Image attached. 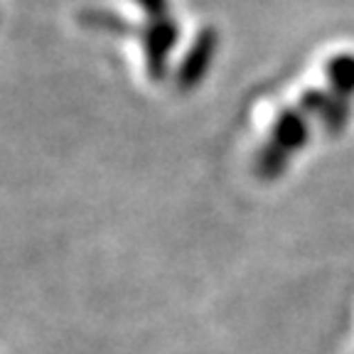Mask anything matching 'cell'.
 Returning <instances> with one entry per match:
<instances>
[{
	"label": "cell",
	"mask_w": 354,
	"mask_h": 354,
	"mask_svg": "<svg viewBox=\"0 0 354 354\" xmlns=\"http://www.w3.org/2000/svg\"><path fill=\"white\" fill-rule=\"evenodd\" d=\"M138 37L143 44L145 69L153 82H162L167 74V59L180 39V25L170 15L160 20H148V25L138 28Z\"/></svg>",
	"instance_id": "cell-1"
},
{
	"label": "cell",
	"mask_w": 354,
	"mask_h": 354,
	"mask_svg": "<svg viewBox=\"0 0 354 354\" xmlns=\"http://www.w3.org/2000/svg\"><path fill=\"white\" fill-rule=\"evenodd\" d=\"M219 52V32L214 28H202L194 37L192 47L187 50L185 59L180 62L175 74V88L177 91H192L202 84V79L207 77V72L212 69L214 55Z\"/></svg>",
	"instance_id": "cell-2"
},
{
	"label": "cell",
	"mask_w": 354,
	"mask_h": 354,
	"mask_svg": "<svg viewBox=\"0 0 354 354\" xmlns=\"http://www.w3.org/2000/svg\"><path fill=\"white\" fill-rule=\"evenodd\" d=\"M310 138L308 131V121H305L303 109H283L278 113V118L273 121V131H271V140L278 150L290 158L293 153H298Z\"/></svg>",
	"instance_id": "cell-3"
},
{
	"label": "cell",
	"mask_w": 354,
	"mask_h": 354,
	"mask_svg": "<svg viewBox=\"0 0 354 354\" xmlns=\"http://www.w3.org/2000/svg\"><path fill=\"white\" fill-rule=\"evenodd\" d=\"M79 22L84 28L91 30H101V32H111V35H138V28H133L126 17L116 15L111 10H84L79 15Z\"/></svg>",
	"instance_id": "cell-4"
},
{
	"label": "cell",
	"mask_w": 354,
	"mask_h": 354,
	"mask_svg": "<svg viewBox=\"0 0 354 354\" xmlns=\"http://www.w3.org/2000/svg\"><path fill=\"white\" fill-rule=\"evenodd\" d=\"M136 6L145 12L148 20H160L170 15V0H136Z\"/></svg>",
	"instance_id": "cell-5"
}]
</instances>
